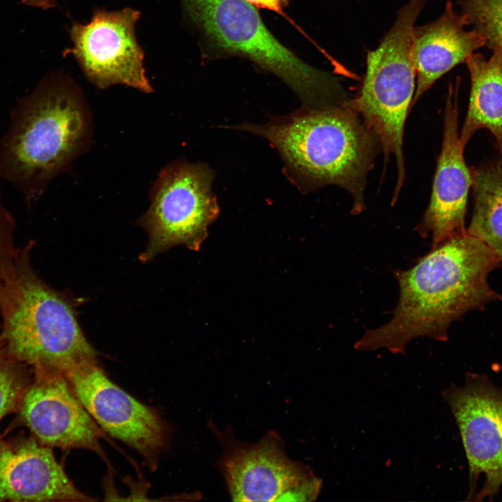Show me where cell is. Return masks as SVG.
I'll return each instance as SVG.
<instances>
[{
  "label": "cell",
  "mask_w": 502,
  "mask_h": 502,
  "mask_svg": "<svg viewBox=\"0 0 502 502\" xmlns=\"http://www.w3.org/2000/svg\"><path fill=\"white\" fill-rule=\"evenodd\" d=\"M465 63L470 75L471 90L468 111L459 133L464 148L473 134L487 129L502 156V50H492L486 59L474 52Z\"/></svg>",
  "instance_id": "obj_16"
},
{
  "label": "cell",
  "mask_w": 502,
  "mask_h": 502,
  "mask_svg": "<svg viewBox=\"0 0 502 502\" xmlns=\"http://www.w3.org/2000/svg\"><path fill=\"white\" fill-rule=\"evenodd\" d=\"M91 139L90 112L80 90L69 79L52 77L16 107L0 145V176L32 203Z\"/></svg>",
  "instance_id": "obj_3"
},
{
  "label": "cell",
  "mask_w": 502,
  "mask_h": 502,
  "mask_svg": "<svg viewBox=\"0 0 502 502\" xmlns=\"http://www.w3.org/2000/svg\"><path fill=\"white\" fill-rule=\"evenodd\" d=\"M257 8H265L275 12L277 14L289 20L294 24V22L284 13V8L287 7L291 0H247ZM296 26V24H294Z\"/></svg>",
  "instance_id": "obj_21"
},
{
  "label": "cell",
  "mask_w": 502,
  "mask_h": 502,
  "mask_svg": "<svg viewBox=\"0 0 502 502\" xmlns=\"http://www.w3.org/2000/svg\"><path fill=\"white\" fill-rule=\"evenodd\" d=\"M15 221L5 207L0 194V314L8 310L14 294L20 248L14 241Z\"/></svg>",
  "instance_id": "obj_18"
},
{
  "label": "cell",
  "mask_w": 502,
  "mask_h": 502,
  "mask_svg": "<svg viewBox=\"0 0 502 502\" xmlns=\"http://www.w3.org/2000/svg\"><path fill=\"white\" fill-rule=\"evenodd\" d=\"M33 372L6 433L24 427L38 442L50 448H83L101 455L99 440L103 432L66 376L42 370Z\"/></svg>",
  "instance_id": "obj_12"
},
{
  "label": "cell",
  "mask_w": 502,
  "mask_h": 502,
  "mask_svg": "<svg viewBox=\"0 0 502 502\" xmlns=\"http://www.w3.org/2000/svg\"><path fill=\"white\" fill-rule=\"evenodd\" d=\"M215 434L224 451L218 466L233 501H312L319 496L322 480L307 465L287 457L276 432L254 444L236 440L229 429Z\"/></svg>",
  "instance_id": "obj_8"
},
{
  "label": "cell",
  "mask_w": 502,
  "mask_h": 502,
  "mask_svg": "<svg viewBox=\"0 0 502 502\" xmlns=\"http://www.w3.org/2000/svg\"><path fill=\"white\" fill-rule=\"evenodd\" d=\"M233 128L267 139L281 156L286 175L301 192L337 185L351 196L352 213L363 211L367 176L381 147L349 103L303 106L262 124L245 123Z\"/></svg>",
  "instance_id": "obj_2"
},
{
  "label": "cell",
  "mask_w": 502,
  "mask_h": 502,
  "mask_svg": "<svg viewBox=\"0 0 502 502\" xmlns=\"http://www.w3.org/2000/svg\"><path fill=\"white\" fill-rule=\"evenodd\" d=\"M501 266L502 259L467 231L452 236L411 268L395 272L400 298L392 319L367 330L354 349L398 354L417 337L446 341L453 321L502 299L488 282L489 273Z\"/></svg>",
  "instance_id": "obj_1"
},
{
  "label": "cell",
  "mask_w": 502,
  "mask_h": 502,
  "mask_svg": "<svg viewBox=\"0 0 502 502\" xmlns=\"http://www.w3.org/2000/svg\"><path fill=\"white\" fill-rule=\"evenodd\" d=\"M80 492L52 448L23 432L0 434V501H93Z\"/></svg>",
  "instance_id": "obj_14"
},
{
  "label": "cell",
  "mask_w": 502,
  "mask_h": 502,
  "mask_svg": "<svg viewBox=\"0 0 502 502\" xmlns=\"http://www.w3.org/2000/svg\"><path fill=\"white\" fill-rule=\"evenodd\" d=\"M139 17L140 12L131 8L96 10L89 23H73L70 35L73 47L66 52L73 55L98 88L123 84L143 93L153 91L135 36Z\"/></svg>",
  "instance_id": "obj_9"
},
{
  "label": "cell",
  "mask_w": 502,
  "mask_h": 502,
  "mask_svg": "<svg viewBox=\"0 0 502 502\" xmlns=\"http://www.w3.org/2000/svg\"><path fill=\"white\" fill-rule=\"evenodd\" d=\"M65 376L98 425L137 451L154 468L168 441L167 428L160 415L113 383L97 363Z\"/></svg>",
  "instance_id": "obj_11"
},
{
  "label": "cell",
  "mask_w": 502,
  "mask_h": 502,
  "mask_svg": "<svg viewBox=\"0 0 502 502\" xmlns=\"http://www.w3.org/2000/svg\"><path fill=\"white\" fill-rule=\"evenodd\" d=\"M33 246L30 241L20 248L13 298L1 316L0 347L33 370L66 376L97 363V352L79 326L73 300L35 272Z\"/></svg>",
  "instance_id": "obj_4"
},
{
  "label": "cell",
  "mask_w": 502,
  "mask_h": 502,
  "mask_svg": "<svg viewBox=\"0 0 502 502\" xmlns=\"http://www.w3.org/2000/svg\"><path fill=\"white\" fill-rule=\"evenodd\" d=\"M441 396L458 426L472 485L483 476L475 497L491 499L502 485V390L469 374L463 386L450 385Z\"/></svg>",
  "instance_id": "obj_10"
},
{
  "label": "cell",
  "mask_w": 502,
  "mask_h": 502,
  "mask_svg": "<svg viewBox=\"0 0 502 502\" xmlns=\"http://www.w3.org/2000/svg\"><path fill=\"white\" fill-rule=\"evenodd\" d=\"M459 4L466 25L485 38V46L502 50V0H461Z\"/></svg>",
  "instance_id": "obj_19"
},
{
  "label": "cell",
  "mask_w": 502,
  "mask_h": 502,
  "mask_svg": "<svg viewBox=\"0 0 502 502\" xmlns=\"http://www.w3.org/2000/svg\"><path fill=\"white\" fill-rule=\"evenodd\" d=\"M459 79L450 85L446 99L443 137L431 197L416 230L423 238L432 234V248L466 231L465 214L471 171L464 158L458 130Z\"/></svg>",
  "instance_id": "obj_13"
},
{
  "label": "cell",
  "mask_w": 502,
  "mask_h": 502,
  "mask_svg": "<svg viewBox=\"0 0 502 502\" xmlns=\"http://www.w3.org/2000/svg\"><path fill=\"white\" fill-rule=\"evenodd\" d=\"M426 2L409 0L397 12L393 24L379 45L367 52L361 87L349 102L378 137L386 158H395L397 181L394 202L405 179L404 130L416 85L411 58L412 35Z\"/></svg>",
  "instance_id": "obj_6"
},
{
  "label": "cell",
  "mask_w": 502,
  "mask_h": 502,
  "mask_svg": "<svg viewBox=\"0 0 502 502\" xmlns=\"http://www.w3.org/2000/svg\"><path fill=\"white\" fill-rule=\"evenodd\" d=\"M466 26L450 1L436 20L415 26L411 58L416 85L411 107L438 79L486 45L480 33L474 29L468 30Z\"/></svg>",
  "instance_id": "obj_15"
},
{
  "label": "cell",
  "mask_w": 502,
  "mask_h": 502,
  "mask_svg": "<svg viewBox=\"0 0 502 502\" xmlns=\"http://www.w3.org/2000/svg\"><path fill=\"white\" fill-rule=\"evenodd\" d=\"M208 47L239 56L281 79L303 106L343 104L349 96L340 79L314 67L281 43L247 0H181Z\"/></svg>",
  "instance_id": "obj_5"
},
{
  "label": "cell",
  "mask_w": 502,
  "mask_h": 502,
  "mask_svg": "<svg viewBox=\"0 0 502 502\" xmlns=\"http://www.w3.org/2000/svg\"><path fill=\"white\" fill-rule=\"evenodd\" d=\"M473 211L467 232L502 259V156L471 170Z\"/></svg>",
  "instance_id": "obj_17"
},
{
  "label": "cell",
  "mask_w": 502,
  "mask_h": 502,
  "mask_svg": "<svg viewBox=\"0 0 502 502\" xmlns=\"http://www.w3.org/2000/svg\"><path fill=\"white\" fill-rule=\"evenodd\" d=\"M213 175L206 164L184 160L162 169L151 191L150 206L138 221L149 234L142 261L178 245L199 250L220 211L212 189Z\"/></svg>",
  "instance_id": "obj_7"
},
{
  "label": "cell",
  "mask_w": 502,
  "mask_h": 502,
  "mask_svg": "<svg viewBox=\"0 0 502 502\" xmlns=\"http://www.w3.org/2000/svg\"><path fill=\"white\" fill-rule=\"evenodd\" d=\"M29 6L41 8L43 9L50 8L56 5L58 0H21Z\"/></svg>",
  "instance_id": "obj_22"
},
{
  "label": "cell",
  "mask_w": 502,
  "mask_h": 502,
  "mask_svg": "<svg viewBox=\"0 0 502 502\" xmlns=\"http://www.w3.org/2000/svg\"><path fill=\"white\" fill-rule=\"evenodd\" d=\"M33 375L29 366L14 359L0 347V422L15 412Z\"/></svg>",
  "instance_id": "obj_20"
}]
</instances>
